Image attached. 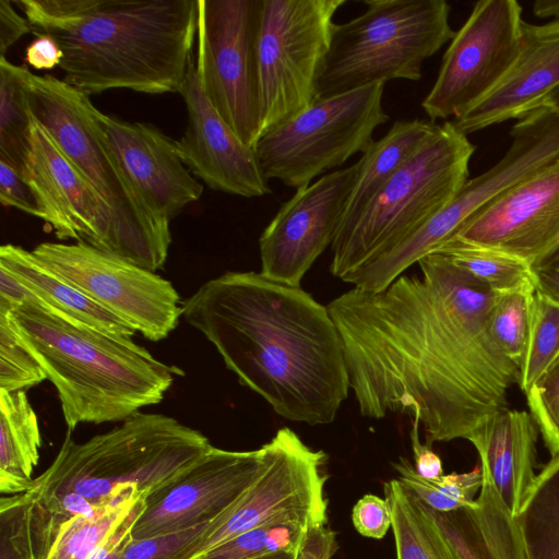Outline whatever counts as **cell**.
<instances>
[{
	"mask_svg": "<svg viewBox=\"0 0 559 559\" xmlns=\"http://www.w3.org/2000/svg\"><path fill=\"white\" fill-rule=\"evenodd\" d=\"M46 269L66 280L145 338H166L182 316L171 283L155 272L85 242H41L32 250Z\"/></svg>",
	"mask_w": 559,
	"mask_h": 559,
	"instance_id": "obj_12",
	"label": "cell"
},
{
	"mask_svg": "<svg viewBox=\"0 0 559 559\" xmlns=\"http://www.w3.org/2000/svg\"><path fill=\"white\" fill-rule=\"evenodd\" d=\"M24 177L37 199L39 218L58 239H74L115 254L108 205L33 116Z\"/></svg>",
	"mask_w": 559,
	"mask_h": 559,
	"instance_id": "obj_17",
	"label": "cell"
},
{
	"mask_svg": "<svg viewBox=\"0 0 559 559\" xmlns=\"http://www.w3.org/2000/svg\"><path fill=\"white\" fill-rule=\"evenodd\" d=\"M4 311L56 388L68 430L83 423L123 421L159 403L174 376L183 373L131 338L70 321L39 305Z\"/></svg>",
	"mask_w": 559,
	"mask_h": 559,
	"instance_id": "obj_5",
	"label": "cell"
},
{
	"mask_svg": "<svg viewBox=\"0 0 559 559\" xmlns=\"http://www.w3.org/2000/svg\"><path fill=\"white\" fill-rule=\"evenodd\" d=\"M62 58L59 44L48 34H37L25 51V61L36 70H51L60 66Z\"/></svg>",
	"mask_w": 559,
	"mask_h": 559,
	"instance_id": "obj_45",
	"label": "cell"
},
{
	"mask_svg": "<svg viewBox=\"0 0 559 559\" xmlns=\"http://www.w3.org/2000/svg\"><path fill=\"white\" fill-rule=\"evenodd\" d=\"M481 471L483 485L474 506L448 512L425 506L428 513L459 559H526L514 515L487 469L481 466Z\"/></svg>",
	"mask_w": 559,
	"mask_h": 559,
	"instance_id": "obj_23",
	"label": "cell"
},
{
	"mask_svg": "<svg viewBox=\"0 0 559 559\" xmlns=\"http://www.w3.org/2000/svg\"><path fill=\"white\" fill-rule=\"evenodd\" d=\"M29 72L25 66L13 64L0 57V157L23 176L31 150Z\"/></svg>",
	"mask_w": 559,
	"mask_h": 559,
	"instance_id": "obj_30",
	"label": "cell"
},
{
	"mask_svg": "<svg viewBox=\"0 0 559 559\" xmlns=\"http://www.w3.org/2000/svg\"><path fill=\"white\" fill-rule=\"evenodd\" d=\"M313 521L285 516L269 521L222 543L197 559H253L282 551L297 552Z\"/></svg>",
	"mask_w": 559,
	"mask_h": 559,
	"instance_id": "obj_32",
	"label": "cell"
},
{
	"mask_svg": "<svg viewBox=\"0 0 559 559\" xmlns=\"http://www.w3.org/2000/svg\"><path fill=\"white\" fill-rule=\"evenodd\" d=\"M453 237L528 265L547 253L559 243V162L480 210Z\"/></svg>",
	"mask_w": 559,
	"mask_h": 559,
	"instance_id": "obj_18",
	"label": "cell"
},
{
	"mask_svg": "<svg viewBox=\"0 0 559 559\" xmlns=\"http://www.w3.org/2000/svg\"><path fill=\"white\" fill-rule=\"evenodd\" d=\"M106 139L151 211L170 223L202 194L203 186L183 164L176 141L146 122H128L98 111Z\"/></svg>",
	"mask_w": 559,
	"mask_h": 559,
	"instance_id": "obj_20",
	"label": "cell"
},
{
	"mask_svg": "<svg viewBox=\"0 0 559 559\" xmlns=\"http://www.w3.org/2000/svg\"><path fill=\"white\" fill-rule=\"evenodd\" d=\"M200 431L162 414L135 413L121 425L76 443L68 430L50 466L28 492L50 543L75 515H93L141 492H152L204 455Z\"/></svg>",
	"mask_w": 559,
	"mask_h": 559,
	"instance_id": "obj_4",
	"label": "cell"
},
{
	"mask_svg": "<svg viewBox=\"0 0 559 559\" xmlns=\"http://www.w3.org/2000/svg\"><path fill=\"white\" fill-rule=\"evenodd\" d=\"M559 90V19L545 24L523 21L518 56L502 81L452 120L464 134L519 119Z\"/></svg>",
	"mask_w": 559,
	"mask_h": 559,
	"instance_id": "obj_21",
	"label": "cell"
},
{
	"mask_svg": "<svg viewBox=\"0 0 559 559\" xmlns=\"http://www.w3.org/2000/svg\"><path fill=\"white\" fill-rule=\"evenodd\" d=\"M437 126L423 119L399 120L381 139L368 145L356 162V178L334 240L355 225L376 194L435 132Z\"/></svg>",
	"mask_w": 559,
	"mask_h": 559,
	"instance_id": "obj_25",
	"label": "cell"
},
{
	"mask_svg": "<svg viewBox=\"0 0 559 559\" xmlns=\"http://www.w3.org/2000/svg\"><path fill=\"white\" fill-rule=\"evenodd\" d=\"M352 521L360 535L381 539L392 527V511L385 498L369 493L353 507Z\"/></svg>",
	"mask_w": 559,
	"mask_h": 559,
	"instance_id": "obj_40",
	"label": "cell"
},
{
	"mask_svg": "<svg viewBox=\"0 0 559 559\" xmlns=\"http://www.w3.org/2000/svg\"><path fill=\"white\" fill-rule=\"evenodd\" d=\"M12 2L35 35L57 40L63 81L87 96L179 93L193 63L197 0Z\"/></svg>",
	"mask_w": 559,
	"mask_h": 559,
	"instance_id": "obj_3",
	"label": "cell"
},
{
	"mask_svg": "<svg viewBox=\"0 0 559 559\" xmlns=\"http://www.w3.org/2000/svg\"><path fill=\"white\" fill-rule=\"evenodd\" d=\"M336 24L316 81V98L390 80L418 81L424 61L452 40L445 0H367Z\"/></svg>",
	"mask_w": 559,
	"mask_h": 559,
	"instance_id": "obj_8",
	"label": "cell"
},
{
	"mask_svg": "<svg viewBox=\"0 0 559 559\" xmlns=\"http://www.w3.org/2000/svg\"><path fill=\"white\" fill-rule=\"evenodd\" d=\"M392 511L396 559H459L424 503L399 479L384 484Z\"/></svg>",
	"mask_w": 559,
	"mask_h": 559,
	"instance_id": "obj_28",
	"label": "cell"
},
{
	"mask_svg": "<svg viewBox=\"0 0 559 559\" xmlns=\"http://www.w3.org/2000/svg\"><path fill=\"white\" fill-rule=\"evenodd\" d=\"M336 550V533L325 524H316L308 530L296 559H331Z\"/></svg>",
	"mask_w": 559,
	"mask_h": 559,
	"instance_id": "obj_43",
	"label": "cell"
},
{
	"mask_svg": "<svg viewBox=\"0 0 559 559\" xmlns=\"http://www.w3.org/2000/svg\"><path fill=\"white\" fill-rule=\"evenodd\" d=\"M475 146L452 121L435 132L389 179L355 225L331 245L330 271L344 282L449 205L468 180Z\"/></svg>",
	"mask_w": 559,
	"mask_h": 559,
	"instance_id": "obj_7",
	"label": "cell"
},
{
	"mask_svg": "<svg viewBox=\"0 0 559 559\" xmlns=\"http://www.w3.org/2000/svg\"><path fill=\"white\" fill-rule=\"evenodd\" d=\"M419 420L413 419L409 431L411 444L414 455V468L421 477L435 479L443 475L442 461L431 449V445L421 443L419 439Z\"/></svg>",
	"mask_w": 559,
	"mask_h": 559,
	"instance_id": "obj_44",
	"label": "cell"
},
{
	"mask_svg": "<svg viewBox=\"0 0 559 559\" xmlns=\"http://www.w3.org/2000/svg\"><path fill=\"white\" fill-rule=\"evenodd\" d=\"M357 174V164L321 176L282 204L259 238L261 274L300 287L331 246Z\"/></svg>",
	"mask_w": 559,
	"mask_h": 559,
	"instance_id": "obj_16",
	"label": "cell"
},
{
	"mask_svg": "<svg viewBox=\"0 0 559 559\" xmlns=\"http://www.w3.org/2000/svg\"><path fill=\"white\" fill-rule=\"evenodd\" d=\"M28 32H32L29 23L15 11L12 1L0 0V57Z\"/></svg>",
	"mask_w": 559,
	"mask_h": 559,
	"instance_id": "obj_46",
	"label": "cell"
},
{
	"mask_svg": "<svg viewBox=\"0 0 559 559\" xmlns=\"http://www.w3.org/2000/svg\"><path fill=\"white\" fill-rule=\"evenodd\" d=\"M385 83L316 98L264 132L253 150L266 180L275 179L297 190L362 153L374 130L390 119L382 104Z\"/></svg>",
	"mask_w": 559,
	"mask_h": 559,
	"instance_id": "obj_9",
	"label": "cell"
},
{
	"mask_svg": "<svg viewBox=\"0 0 559 559\" xmlns=\"http://www.w3.org/2000/svg\"><path fill=\"white\" fill-rule=\"evenodd\" d=\"M269 444L270 455L263 472L212 522L190 559L275 519L297 516L326 524L325 453L310 449L287 427L280 429Z\"/></svg>",
	"mask_w": 559,
	"mask_h": 559,
	"instance_id": "obj_14",
	"label": "cell"
},
{
	"mask_svg": "<svg viewBox=\"0 0 559 559\" xmlns=\"http://www.w3.org/2000/svg\"><path fill=\"white\" fill-rule=\"evenodd\" d=\"M558 355L559 306L535 293L531 331L519 366L518 384L522 392L528 391Z\"/></svg>",
	"mask_w": 559,
	"mask_h": 559,
	"instance_id": "obj_36",
	"label": "cell"
},
{
	"mask_svg": "<svg viewBox=\"0 0 559 559\" xmlns=\"http://www.w3.org/2000/svg\"><path fill=\"white\" fill-rule=\"evenodd\" d=\"M538 427L525 411L502 408L468 439L497 492L515 515L534 485Z\"/></svg>",
	"mask_w": 559,
	"mask_h": 559,
	"instance_id": "obj_22",
	"label": "cell"
},
{
	"mask_svg": "<svg viewBox=\"0 0 559 559\" xmlns=\"http://www.w3.org/2000/svg\"><path fill=\"white\" fill-rule=\"evenodd\" d=\"M146 495L120 500L93 515L71 518L57 530L45 559H105L130 536Z\"/></svg>",
	"mask_w": 559,
	"mask_h": 559,
	"instance_id": "obj_26",
	"label": "cell"
},
{
	"mask_svg": "<svg viewBox=\"0 0 559 559\" xmlns=\"http://www.w3.org/2000/svg\"><path fill=\"white\" fill-rule=\"evenodd\" d=\"M269 442L251 451L215 447L180 474L145 497L132 539L181 532L211 522L226 512L263 472Z\"/></svg>",
	"mask_w": 559,
	"mask_h": 559,
	"instance_id": "obj_15",
	"label": "cell"
},
{
	"mask_svg": "<svg viewBox=\"0 0 559 559\" xmlns=\"http://www.w3.org/2000/svg\"><path fill=\"white\" fill-rule=\"evenodd\" d=\"M345 3L262 0L257 39L260 136L316 99V81L336 25L333 17Z\"/></svg>",
	"mask_w": 559,
	"mask_h": 559,
	"instance_id": "obj_10",
	"label": "cell"
},
{
	"mask_svg": "<svg viewBox=\"0 0 559 559\" xmlns=\"http://www.w3.org/2000/svg\"><path fill=\"white\" fill-rule=\"evenodd\" d=\"M535 293L533 284H527L496 294L491 310V333L506 356L518 367L531 331Z\"/></svg>",
	"mask_w": 559,
	"mask_h": 559,
	"instance_id": "obj_35",
	"label": "cell"
},
{
	"mask_svg": "<svg viewBox=\"0 0 559 559\" xmlns=\"http://www.w3.org/2000/svg\"><path fill=\"white\" fill-rule=\"evenodd\" d=\"M41 445L38 419L25 391L0 390V491L26 492Z\"/></svg>",
	"mask_w": 559,
	"mask_h": 559,
	"instance_id": "obj_27",
	"label": "cell"
},
{
	"mask_svg": "<svg viewBox=\"0 0 559 559\" xmlns=\"http://www.w3.org/2000/svg\"><path fill=\"white\" fill-rule=\"evenodd\" d=\"M533 12L542 19H559V0H538L533 4Z\"/></svg>",
	"mask_w": 559,
	"mask_h": 559,
	"instance_id": "obj_47",
	"label": "cell"
},
{
	"mask_svg": "<svg viewBox=\"0 0 559 559\" xmlns=\"http://www.w3.org/2000/svg\"><path fill=\"white\" fill-rule=\"evenodd\" d=\"M0 202L33 216H40L37 199L25 177L0 157Z\"/></svg>",
	"mask_w": 559,
	"mask_h": 559,
	"instance_id": "obj_41",
	"label": "cell"
},
{
	"mask_svg": "<svg viewBox=\"0 0 559 559\" xmlns=\"http://www.w3.org/2000/svg\"><path fill=\"white\" fill-rule=\"evenodd\" d=\"M213 521L181 532L138 540L129 536L105 559H190Z\"/></svg>",
	"mask_w": 559,
	"mask_h": 559,
	"instance_id": "obj_39",
	"label": "cell"
},
{
	"mask_svg": "<svg viewBox=\"0 0 559 559\" xmlns=\"http://www.w3.org/2000/svg\"><path fill=\"white\" fill-rule=\"evenodd\" d=\"M550 460H559V355L525 393Z\"/></svg>",
	"mask_w": 559,
	"mask_h": 559,
	"instance_id": "obj_38",
	"label": "cell"
},
{
	"mask_svg": "<svg viewBox=\"0 0 559 559\" xmlns=\"http://www.w3.org/2000/svg\"><path fill=\"white\" fill-rule=\"evenodd\" d=\"M522 24V7L515 0L475 3L421 103L430 121L460 117L502 81L518 56Z\"/></svg>",
	"mask_w": 559,
	"mask_h": 559,
	"instance_id": "obj_13",
	"label": "cell"
},
{
	"mask_svg": "<svg viewBox=\"0 0 559 559\" xmlns=\"http://www.w3.org/2000/svg\"><path fill=\"white\" fill-rule=\"evenodd\" d=\"M485 284L495 294L533 284L525 262L452 237L435 251Z\"/></svg>",
	"mask_w": 559,
	"mask_h": 559,
	"instance_id": "obj_31",
	"label": "cell"
},
{
	"mask_svg": "<svg viewBox=\"0 0 559 559\" xmlns=\"http://www.w3.org/2000/svg\"><path fill=\"white\" fill-rule=\"evenodd\" d=\"M47 376L20 338L9 313L0 310V390L25 391Z\"/></svg>",
	"mask_w": 559,
	"mask_h": 559,
	"instance_id": "obj_37",
	"label": "cell"
},
{
	"mask_svg": "<svg viewBox=\"0 0 559 559\" xmlns=\"http://www.w3.org/2000/svg\"><path fill=\"white\" fill-rule=\"evenodd\" d=\"M32 116L108 205L115 254L152 272L162 269L171 242L169 223L146 205L122 169L90 96L51 74L27 75Z\"/></svg>",
	"mask_w": 559,
	"mask_h": 559,
	"instance_id": "obj_6",
	"label": "cell"
},
{
	"mask_svg": "<svg viewBox=\"0 0 559 559\" xmlns=\"http://www.w3.org/2000/svg\"><path fill=\"white\" fill-rule=\"evenodd\" d=\"M253 559H296V552L282 551V552H276V554H272V555H266V556L259 557V558H253Z\"/></svg>",
	"mask_w": 559,
	"mask_h": 559,
	"instance_id": "obj_48",
	"label": "cell"
},
{
	"mask_svg": "<svg viewBox=\"0 0 559 559\" xmlns=\"http://www.w3.org/2000/svg\"><path fill=\"white\" fill-rule=\"evenodd\" d=\"M179 94L187 107L188 123L176 144L190 173L216 191L243 198L270 193L254 150L237 136L206 98L194 63Z\"/></svg>",
	"mask_w": 559,
	"mask_h": 559,
	"instance_id": "obj_19",
	"label": "cell"
},
{
	"mask_svg": "<svg viewBox=\"0 0 559 559\" xmlns=\"http://www.w3.org/2000/svg\"><path fill=\"white\" fill-rule=\"evenodd\" d=\"M182 316L277 415L334 421L350 389L343 345L326 306L301 286L226 272L187 298Z\"/></svg>",
	"mask_w": 559,
	"mask_h": 559,
	"instance_id": "obj_2",
	"label": "cell"
},
{
	"mask_svg": "<svg viewBox=\"0 0 559 559\" xmlns=\"http://www.w3.org/2000/svg\"><path fill=\"white\" fill-rule=\"evenodd\" d=\"M379 292L357 287L326 308L361 416L409 413L427 444L466 439L507 406L519 367L496 342V294L444 255Z\"/></svg>",
	"mask_w": 559,
	"mask_h": 559,
	"instance_id": "obj_1",
	"label": "cell"
},
{
	"mask_svg": "<svg viewBox=\"0 0 559 559\" xmlns=\"http://www.w3.org/2000/svg\"><path fill=\"white\" fill-rule=\"evenodd\" d=\"M393 466L404 487L421 503L436 511L448 512L474 506L475 495L483 485L480 464L471 472L443 474L435 479L421 477L404 457H400Z\"/></svg>",
	"mask_w": 559,
	"mask_h": 559,
	"instance_id": "obj_33",
	"label": "cell"
},
{
	"mask_svg": "<svg viewBox=\"0 0 559 559\" xmlns=\"http://www.w3.org/2000/svg\"><path fill=\"white\" fill-rule=\"evenodd\" d=\"M0 266L29 288L38 298L39 306L48 311L114 336L131 338L135 333L121 319L44 267L32 251L12 243L3 245L0 248Z\"/></svg>",
	"mask_w": 559,
	"mask_h": 559,
	"instance_id": "obj_24",
	"label": "cell"
},
{
	"mask_svg": "<svg viewBox=\"0 0 559 559\" xmlns=\"http://www.w3.org/2000/svg\"><path fill=\"white\" fill-rule=\"evenodd\" d=\"M559 110V90H557L546 102Z\"/></svg>",
	"mask_w": 559,
	"mask_h": 559,
	"instance_id": "obj_49",
	"label": "cell"
},
{
	"mask_svg": "<svg viewBox=\"0 0 559 559\" xmlns=\"http://www.w3.org/2000/svg\"><path fill=\"white\" fill-rule=\"evenodd\" d=\"M528 266L536 293L559 306V243Z\"/></svg>",
	"mask_w": 559,
	"mask_h": 559,
	"instance_id": "obj_42",
	"label": "cell"
},
{
	"mask_svg": "<svg viewBox=\"0 0 559 559\" xmlns=\"http://www.w3.org/2000/svg\"><path fill=\"white\" fill-rule=\"evenodd\" d=\"M195 72L203 93L248 146L261 133L257 39L262 0H197Z\"/></svg>",
	"mask_w": 559,
	"mask_h": 559,
	"instance_id": "obj_11",
	"label": "cell"
},
{
	"mask_svg": "<svg viewBox=\"0 0 559 559\" xmlns=\"http://www.w3.org/2000/svg\"><path fill=\"white\" fill-rule=\"evenodd\" d=\"M514 519L526 559H559V460H549L536 475Z\"/></svg>",
	"mask_w": 559,
	"mask_h": 559,
	"instance_id": "obj_29",
	"label": "cell"
},
{
	"mask_svg": "<svg viewBox=\"0 0 559 559\" xmlns=\"http://www.w3.org/2000/svg\"><path fill=\"white\" fill-rule=\"evenodd\" d=\"M46 543L28 492L0 500V559H45Z\"/></svg>",
	"mask_w": 559,
	"mask_h": 559,
	"instance_id": "obj_34",
	"label": "cell"
}]
</instances>
